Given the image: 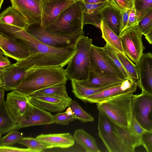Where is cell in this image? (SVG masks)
Returning <instances> with one entry per match:
<instances>
[{
    "mask_svg": "<svg viewBox=\"0 0 152 152\" xmlns=\"http://www.w3.org/2000/svg\"><path fill=\"white\" fill-rule=\"evenodd\" d=\"M16 129H18V124L7 109L4 101L0 104V137Z\"/></svg>",
    "mask_w": 152,
    "mask_h": 152,
    "instance_id": "cell-29",
    "label": "cell"
},
{
    "mask_svg": "<svg viewBox=\"0 0 152 152\" xmlns=\"http://www.w3.org/2000/svg\"><path fill=\"white\" fill-rule=\"evenodd\" d=\"M39 40L51 47L63 48L75 45L78 39L84 35V31L72 35H63L48 32L39 24L30 25L26 30Z\"/></svg>",
    "mask_w": 152,
    "mask_h": 152,
    "instance_id": "cell-8",
    "label": "cell"
},
{
    "mask_svg": "<svg viewBox=\"0 0 152 152\" xmlns=\"http://www.w3.org/2000/svg\"><path fill=\"white\" fill-rule=\"evenodd\" d=\"M54 123V115L45 109L32 106L25 117L18 124V129L26 127Z\"/></svg>",
    "mask_w": 152,
    "mask_h": 152,
    "instance_id": "cell-19",
    "label": "cell"
},
{
    "mask_svg": "<svg viewBox=\"0 0 152 152\" xmlns=\"http://www.w3.org/2000/svg\"><path fill=\"white\" fill-rule=\"evenodd\" d=\"M4 56L2 52L0 50V70L4 69L11 64L8 57Z\"/></svg>",
    "mask_w": 152,
    "mask_h": 152,
    "instance_id": "cell-44",
    "label": "cell"
},
{
    "mask_svg": "<svg viewBox=\"0 0 152 152\" xmlns=\"http://www.w3.org/2000/svg\"><path fill=\"white\" fill-rule=\"evenodd\" d=\"M83 2L85 3L91 4H96L107 2V0H84Z\"/></svg>",
    "mask_w": 152,
    "mask_h": 152,
    "instance_id": "cell-46",
    "label": "cell"
},
{
    "mask_svg": "<svg viewBox=\"0 0 152 152\" xmlns=\"http://www.w3.org/2000/svg\"><path fill=\"white\" fill-rule=\"evenodd\" d=\"M5 90L3 88H0V104H1L5 100L4 99Z\"/></svg>",
    "mask_w": 152,
    "mask_h": 152,
    "instance_id": "cell-48",
    "label": "cell"
},
{
    "mask_svg": "<svg viewBox=\"0 0 152 152\" xmlns=\"http://www.w3.org/2000/svg\"><path fill=\"white\" fill-rule=\"evenodd\" d=\"M18 143L36 151L37 152L44 151V149L51 148L50 146L40 141L36 138L23 137Z\"/></svg>",
    "mask_w": 152,
    "mask_h": 152,
    "instance_id": "cell-34",
    "label": "cell"
},
{
    "mask_svg": "<svg viewBox=\"0 0 152 152\" xmlns=\"http://www.w3.org/2000/svg\"><path fill=\"white\" fill-rule=\"evenodd\" d=\"M108 3L107 2L91 4L83 2V26L86 24H91L100 28L102 20V11Z\"/></svg>",
    "mask_w": 152,
    "mask_h": 152,
    "instance_id": "cell-22",
    "label": "cell"
},
{
    "mask_svg": "<svg viewBox=\"0 0 152 152\" xmlns=\"http://www.w3.org/2000/svg\"><path fill=\"white\" fill-rule=\"evenodd\" d=\"M98 135L109 152H133L124 145L115 132L113 124L101 111L98 110Z\"/></svg>",
    "mask_w": 152,
    "mask_h": 152,
    "instance_id": "cell-7",
    "label": "cell"
},
{
    "mask_svg": "<svg viewBox=\"0 0 152 152\" xmlns=\"http://www.w3.org/2000/svg\"><path fill=\"white\" fill-rule=\"evenodd\" d=\"M0 50L4 56L20 61L29 56L27 46L21 40L0 32Z\"/></svg>",
    "mask_w": 152,
    "mask_h": 152,
    "instance_id": "cell-12",
    "label": "cell"
},
{
    "mask_svg": "<svg viewBox=\"0 0 152 152\" xmlns=\"http://www.w3.org/2000/svg\"><path fill=\"white\" fill-rule=\"evenodd\" d=\"M128 130L132 134L139 137H141L143 133L147 131L138 122L134 115L129 129Z\"/></svg>",
    "mask_w": 152,
    "mask_h": 152,
    "instance_id": "cell-40",
    "label": "cell"
},
{
    "mask_svg": "<svg viewBox=\"0 0 152 152\" xmlns=\"http://www.w3.org/2000/svg\"><path fill=\"white\" fill-rule=\"evenodd\" d=\"M74 2L69 0H42L40 26L45 28L53 23L64 10Z\"/></svg>",
    "mask_w": 152,
    "mask_h": 152,
    "instance_id": "cell-14",
    "label": "cell"
},
{
    "mask_svg": "<svg viewBox=\"0 0 152 152\" xmlns=\"http://www.w3.org/2000/svg\"><path fill=\"white\" fill-rule=\"evenodd\" d=\"M83 1L74 2L64 10L53 23L45 28L53 34L72 35L83 31Z\"/></svg>",
    "mask_w": 152,
    "mask_h": 152,
    "instance_id": "cell-4",
    "label": "cell"
},
{
    "mask_svg": "<svg viewBox=\"0 0 152 152\" xmlns=\"http://www.w3.org/2000/svg\"><path fill=\"white\" fill-rule=\"evenodd\" d=\"M33 105L48 110L50 112H60L68 107L72 99L68 98H58L45 96H27Z\"/></svg>",
    "mask_w": 152,
    "mask_h": 152,
    "instance_id": "cell-18",
    "label": "cell"
},
{
    "mask_svg": "<svg viewBox=\"0 0 152 152\" xmlns=\"http://www.w3.org/2000/svg\"><path fill=\"white\" fill-rule=\"evenodd\" d=\"M10 1L12 6L23 15L30 25L40 24L42 0H10Z\"/></svg>",
    "mask_w": 152,
    "mask_h": 152,
    "instance_id": "cell-16",
    "label": "cell"
},
{
    "mask_svg": "<svg viewBox=\"0 0 152 152\" xmlns=\"http://www.w3.org/2000/svg\"><path fill=\"white\" fill-rule=\"evenodd\" d=\"M125 79L115 75L100 73L90 69L87 80L77 81L85 86L98 88L120 84Z\"/></svg>",
    "mask_w": 152,
    "mask_h": 152,
    "instance_id": "cell-20",
    "label": "cell"
},
{
    "mask_svg": "<svg viewBox=\"0 0 152 152\" xmlns=\"http://www.w3.org/2000/svg\"><path fill=\"white\" fill-rule=\"evenodd\" d=\"M137 86L144 92L152 95V53L143 54L137 64Z\"/></svg>",
    "mask_w": 152,
    "mask_h": 152,
    "instance_id": "cell-17",
    "label": "cell"
},
{
    "mask_svg": "<svg viewBox=\"0 0 152 152\" xmlns=\"http://www.w3.org/2000/svg\"><path fill=\"white\" fill-rule=\"evenodd\" d=\"M36 138L50 146L51 148H69L74 145L75 141L73 136L69 133L42 134Z\"/></svg>",
    "mask_w": 152,
    "mask_h": 152,
    "instance_id": "cell-21",
    "label": "cell"
},
{
    "mask_svg": "<svg viewBox=\"0 0 152 152\" xmlns=\"http://www.w3.org/2000/svg\"><path fill=\"white\" fill-rule=\"evenodd\" d=\"M0 152H37L29 148H22L11 146H0Z\"/></svg>",
    "mask_w": 152,
    "mask_h": 152,
    "instance_id": "cell-42",
    "label": "cell"
},
{
    "mask_svg": "<svg viewBox=\"0 0 152 152\" xmlns=\"http://www.w3.org/2000/svg\"><path fill=\"white\" fill-rule=\"evenodd\" d=\"M0 23L25 30L30 26L23 15L12 6L9 7L1 13Z\"/></svg>",
    "mask_w": 152,
    "mask_h": 152,
    "instance_id": "cell-24",
    "label": "cell"
},
{
    "mask_svg": "<svg viewBox=\"0 0 152 152\" xmlns=\"http://www.w3.org/2000/svg\"><path fill=\"white\" fill-rule=\"evenodd\" d=\"M16 129L0 138V146H11L18 142L23 137V133Z\"/></svg>",
    "mask_w": 152,
    "mask_h": 152,
    "instance_id": "cell-36",
    "label": "cell"
},
{
    "mask_svg": "<svg viewBox=\"0 0 152 152\" xmlns=\"http://www.w3.org/2000/svg\"><path fill=\"white\" fill-rule=\"evenodd\" d=\"M33 69L21 67L15 63L0 70V88L5 91H13L25 77Z\"/></svg>",
    "mask_w": 152,
    "mask_h": 152,
    "instance_id": "cell-13",
    "label": "cell"
},
{
    "mask_svg": "<svg viewBox=\"0 0 152 152\" xmlns=\"http://www.w3.org/2000/svg\"><path fill=\"white\" fill-rule=\"evenodd\" d=\"M67 80L63 67H35L14 90L28 96L39 90L50 86L66 84Z\"/></svg>",
    "mask_w": 152,
    "mask_h": 152,
    "instance_id": "cell-2",
    "label": "cell"
},
{
    "mask_svg": "<svg viewBox=\"0 0 152 152\" xmlns=\"http://www.w3.org/2000/svg\"><path fill=\"white\" fill-rule=\"evenodd\" d=\"M68 107L72 110L75 119L84 123L92 122L94 121V117L84 110L76 100L72 99Z\"/></svg>",
    "mask_w": 152,
    "mask_h": 152,
    "instance_id": "cell-31",
    "label": "cell"
},
{
    "mask_svg": "<svg viewBox=\"0 0 152 152\" xmlns=\"http://www.w3.org/2000/svg\"><path fill=\"white\" fill-rule=\"evenodd\" d=\"M132 107L133 115L141 126L147 131L152 128V95L142 91L133 95Z\"/></svg>",
    "mask_w": 152,
    "mask_h": 152,
    "instance_id": "cell-9",
    "label": "cell"
},
{
    "mask_svg": "<svg viewBox=\"0 0 152 152\" xmlns=\"http://www.w3.org/2000/svg\"><path fill=\"white\" fill-rule=\"evenodd\" d=\"M0 31L21 40L27 46L29 56L15 63L20 67H63L68 64L75 52V45L63 48L51 47L39 40L21 28L0 23Z\"/></svg>",
    "mask_w": 152,
    "mask_h": 152,
    "instance_id": "cell-1",
    "label": "cell"
},
{
    "mask_svg": "<svg viewBox=\"0 0 152 152\" xmlns=\"http://www.w3.org/2000/svg\"><path fill=\"white\" fill-rule=\"evenodd\" d=\"M70 0V1H73L74 2H76L80 1H83L84 0Z\"/></svg>",
    "mask_w": 152,
    "mask_h": 152,
    "instance_id": "cell-50",
    "label": "cell"
},
{
    "mask_svg": "<svg viewBox=\"0 0 152 152\" xmlns=\"http://www.w3.org/2000/svg\"><path fill=\"white\" fill-rule=\"evenodd\" d=\"M137 83L136 80L130 77L126 79L121 84L105 89L91 95L83 101L92 103H97L104 100L121 94L136 91Z\"/></svg>",
    "mask_w": 152,
    "mask_h": 152,
    "instance_id": "cell-15",
    "label": "cell"
},
{
    "mask_svg": "<svg viewBox=\"0 0 152 152\" xmlns=\"http://www.w3.org/2000/svg\"><path fill=\"white\" fill-rule=\"evenodd\" d=\"M117 54L129 77L136 80H137L138 75L136 65L133 63L124 53L117 52Z\"/></svg>",
    "mask_w": 152,
    "mask_h": 152,
    "instance_id": "cell-33",
    "label": "cell"
},
{
    "mask_svg": "<svg viewBox=\"0 0 152 152\" xmlns=\"http://www.w3.org/2000/svg\"><path fill=\"white\" fill-rule=\"evenodd\" d=\"M32 105L27 96L17 91H12L7 94L6 108L18 125L28 113Z\"/></svg>",
    "mask_w": 152,
    "mask_h": 152,
    "instance_id": "cell-11",
    "label": "cell"
},
{
    "mask_svg": "<svg viewBox=\"0 0 152 152\" xmlns=\"http://www.w3.org/2000/svg\"><path fill=\"white\" fill-rule=\"evenodd\" d=\"M142 35L137 24L125 29L120 36L124 53L136 64L143 54Z\"/></svg>",
    "mask_w": 152,
    "mask_h": 152,
    "instance_id": "cell-6",
    "label": "cell"
},
{
    "mask_svg": "<svg viewBox=\"0 0 152 152\" xmlns=\"http://www.w3.org/2000/svg\"><path fill=\"white\" fill-rule=\"evenodd\" d=\"M4 0H0V8L1 9V6Z\"/></svg>",
    "mask_w": 152,
    "mask_h": 152,
    "instance_id": "cell-49",
    "label": "cell"
},
{
    "mask_svg": "<svg viewBox=\"0 0 152 152\" xmlns=\"http://www.w3.org/2000/svg\"><path fill=\"white\" fill-rule=\"evenodd\" d=\"M92 42L91 39L84 35L81 36L77 42L75 53L65 69L68 79L81 81L88 78Z\"/></svg>",
    "mask_w": 152,
    "mask_h": 152,
    "instance_id": "cell-5",
    "label": "cell"
},
{
    "mask_svg": "<svg viewBox=\"0 0 152 152\" xmlns=\"http://www.w3.org/2000/svg\"><path fill=\"white\" fill-rule=\"evenodd\" d=\"M138 23V21L137 18L136 11L134 6V7L131 10L130 12L128 21L126 28L137 24Z\"/></svg>",
    "mask_w": 152,
    "mask_h": 152,
    "instance_id": "cell-43",
    "label": "cell"
},
{
    "mask_svg": "<svg viewBox=\"0 0 152 152\" xmlns=\"http://www.w3.org/2000/svg\"><path fill=\"white\" fill-rule=\"evenodd\" d=\"M102 20L118 36L121 34L122 12L108 3L102 11Z\"/></svg>",
    "mask_w": 152,
    "mask_h": 152,
    "instance_id": "cell-23",
    "label": "cell"
},
{
    "mask_svg": "<svg viewBox=\"0 0 152 152\" xmlns=\"http://www.w3.org/2000/svg\"><path fill=\"white\" fill-rule=\"evenodd\" d=\"M104 51L113 64L122 73L124 78L127 79L130 77L117 56V51L107 43L103 47Z\"/></svg>",
    "mask_w": 152,
    "mask_h": 152,
    "instance_id": "cell-32",
    "label": "cell"
},
{
    "mask_svg": "<svg viewBox=\"0 0 152 152\" xmlns=\"http://www.w3.org/2000/svg\"><path fill=\"white\" fill-rule=\"evenodd\" d=\"M131 9L128 10L124 12H122V20L121 33L126 28L128 21L129 15Z\"/></svg>",
    "mask_w": 152,
    "mask_h": 152,
    "instance_id": "cell-45",
    "label": "cell"
},
{
    "mask_svg": "<svg viewBox=\"0 0 152 152\" xmlns=\"http://www.w3.org/2000/svg\"><path fill=\"white\" fill-rule=\"evenodd\" d=\"M29 96H45L58 98L69 97L66 91V84H60L39 90Z\"/></svg>",
    "mask_w": 152,
    "mask_h": 152,
    "instance_id": "cell-30",
    "label": "cell"
},
{
    "mask_svg": "<svg viewBox=\"0 0 152 152\" xmlns=\"http://www.w3.org/2000/svg\"><path fill=\"white\" fill-rule=\"evenodd\" d=\"M137 20L139 21L152 10V0H134Z\"/></svg>",
    "mask_w": 152,
    "mask_h": 152,
    "instance_id": "cell-35",
    "label": "cell"
},
{
    "mask_svg": "<svg viewBox=\"0 0 152 152\" xmlns=\"http://www.w3.org/2000/svg\"><path fill=\"white\" fill-rule=\"evenodd\" d=\"M75 119L73 114L69 115L66 111L59 112L54 115V123L63 125H68Z\"/></svg>",
    "mask_w": 152,
    "mask_h": 152,
    "instance_id": "cell-39",
    "label": "cell"
},
{
    "mask_svg": "<svg viewBox=\"0 0 152 152\" xmlns=\"http://www.w3.org/2000/svg\"><path fill=\"white\" fill-rule=\"evenodd\" d=\"M133 93L114 96L96 103L102 112L114 124L128 130L133 114L132 107Z\"/></svg>",
    "mask_w": 152,
    "mask_h": 152,
    "instance_id": "cell-3",
    "label": "cell"
},
{
    "mask_svg": "<svg viewBox=\"0 0 152 152\" xmlns=\"http://www.w3.org/2000/svg\"><path fill=\"white\" fill-rule=\"evenodd\" d=\"M150 131L152 132V128L151 129V130Z\"/></svg>",
    "mask_w": 152,
    "mask_h": 152,
    "instance_id": "cell-51",
    "label": "cell"
},
{
    "mask_svg": "<svg viewBox=\"0 0 152 152\" xmlns=\"http://www.w3.org/2000/svg\"><path fill=\"white\" fill-rule=\"evenodd\" d=\"M144 36L149 43L152 44V26L148 33Z\"/></svg>",
    "mask_w": 152,
    "mask_h": 152,
    "instance_id": "cell-47",
    "label": "cell"
},
{
    "mask_svg": "<svg viewBox=\"0 0 152 152\" xmlns=\"http://www.w3.org/2000/svg\"><path fill=\"white\" fill-rule=\"evenodd\" d=\"M137 24L140 32L145 35L152 26V10L138 21Z\"/></svg>",
    "mask_w": 152,
    "mask_h": 152,
    "instance_id": "cell-38",
    "label": "cell"
},
{
    "mask_svg": "<svg viewBox=\"0 0 152 152\" xmlns=\"http://www.w3.org/2000/svg\"><path fill=\"white\" fill-rule=\"evenodd\" d=\"M114 129L122 142L134 151L135 148L142 145L141 137L135 135L128 130L113 124Z\"/></svg>",
    "mask_w": 152,
    "mask_h": 152,
    "instance_id": "cell-26",
    "label": "cell"
},
{
    "mask_svg": "<svg viewBox=\"0 0 152 152\" xmlns=\"http://www.w3.org/2000/svg\"><path fill=\"white\" fill-rule=\"evenodd\" d=\"M102 33V37L117 52L123 53L124 51L120 37L117 35L102 20L100 28Z\"/></svg>",
    "mask_w": 152,
    "mask_h": 152,
    "instance_id": "cell-28",
    "label": "cell"
},
{
    "mask_svg": "<svg viewBox=\"0 0 152 152\" xmlns=\"http://www.w3.org/2000/svg\"><path fill=\"white\" fill-rule=\"evenodd\" d=\"M71 83L72 92L76 98L82 101L91 95L116 85L96 88L84 86L75 80H71Z\"/></svg>",
    "mask_w": 152,
    "mask_h": 152,
    "instance_id": "cell-27",
    "label": "cell"
},
{
    "mask_svg": "<svg viewBox=\"0 0 152 152\" xmlns=\"http://www.w3.org/2000/svg\"><path fill=\"white\" fill-rule=\"evenodd\" d=\"M108 3L121 12L132 9L134 6V0H107Z\"/></svg>",
    "mask_w": 152,
    "mask_h": 152,
    "instance_id": "cell-37",
    "label": "cell"
},
{
    "mask_svg": "<svg viewBox=\"0 0 152 152\" xmlns=\"http://www.w3.org/2000/svg\"><path fill=\"white\" fill-rule=\"evenodd\" d=\"M73 137L75 141L87 152H100L94 137L83 129L75 130Z\"/></svg>",
    "mask_w": 152,
    "mask_h": 152,
    "instance_id": "cell-25",
    "label": "cell"
},
{
    "mask_svg": "<svg viewBox=\"0 0 152 152\" xmlns=\"http://www.w3.org/2000/svg\"><path fill=\"white\" fill-rule=\"evenodd\" d=\"M90 60V69L100 73L115 75L126 79L106 56L103 47L92 44L91 48Z\"/></svg>",
    "mask_w": 152,
    "mask_h": 152,
    "instance_id": "cell-10",
    "label": "cell"
},
{
    "mask_svg": "<svg viewBox=\"0 0 152 152\" xmlns=\"http://www.w3.org/2000/svg\"><path fill=\"white\" fill-rule=\"evenodd\" d=\"M142 145L148 152H152V132L146 131L141 136Z\"/></svg>",
    "mask_w": 152,
    "mask_h": 152,
    "instance_id": "cell-41",
    "label": "cell"
}]
</instances>
